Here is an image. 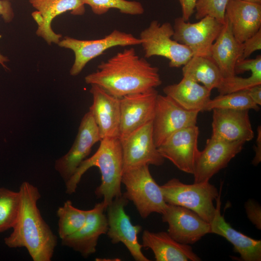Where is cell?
<instances>
[{"label": "cell", "instance_id": "obj_1", "mask_svg": "<svg viewBox=\"0 0 261 261\" xmlns=\"http://www.w3.org/2000/svg\"><path fill=\"white\" fill-rule=\"evenodd\" d=\"M85 80L119 98L155 88L162 82L158 68L140 57L132 47L101 62L98 70L87 75Z\"/></svg>", "mask_w": 261, "mask_h": 261}, {"label": "cell", "instance_id": "obj_2", "mask_svg": "<svg viewBox=\"0 0 261 261\" xmlns=\"http://www.w3.org/2000/svg\"><path fill=\"white\" fill-rule=\"evenodd\" d=\"M18 191V216L13 232L4 238V243L10 248H26L34 261H50L57 245V237L38 208L40 192L36 187L27 181L21 184Z\"/></svg>", "mask_w": 261, "mask_h": 261}, {"label": "cell", "instance_id": "obj_3", "mask_svg": "<svg viewBox=\"0 0 261 261\" xmlns=\"http://www.w3.org/2000/svg\"><path fill=\"white\" fill-rule=\"evenodd\" d=\"M93 166L98 167L101 174V183L96 188L95 193L97 197L103 198L106 210L115 197L122 194L123 157L119 138H105L100 141L97 151L90 158L84 160L65 182L66 193H74L82 175Z\"/></svg>", "mask_w": 261, "mask_h": 261}, {"label": "cell", "instance_id": "obj_4", "mask_svg": "<svg viewBox=\"0 0 261 261\" xmlns=\"http://www.w3.org/2000/svg\"><path fill=\"white\" fill-rule=\"evenodd\" d=\"M160 186L167 203L186 207L211 222L217 212L213 202L219 194L209 181L187 184L173 178Z\"/></svg>", "mask_w": 261, "mask_h": 261}, {"label": "cell", "instance_id": "obj_5", "mask_svg": "<svg viewBox=\"0 0 261 261\" xmlns=\"http://www.w3.org/2000/svg\"><path fill=\"white\" fill-rule=\"evenodd\" d=\"M121 183L126 188L123 195L133 202L142 218H145L153 213L161 215L164 212L167 203L160 186L151 174L148 165L123 170Z\"/></svg>", "mask_w": 261, "mask_h": 261}, {"label": "cell", "instance_id": "obj_6", "mask_svg": "<svg viewBox=\"0 0 261 261\" xmlns=\"http://www.w3.org/2000/svg\"><path fill=\"white\" fill-rule=\"evenodd\" d=\"M174 33L173 27L170 23L160 24L157 20L151 21L141 32L139 38L145 57H164L169 60L171 68L185 65L192 57L193 53L187 46L173 39Z\"/></svg>", "mask_w": 261, "mask_h": 261}, {"label": "cell", "instance_id": "obj_7", "mask_svg": "<svg viewBox=\"0 0 261 261\" xmlns=\"http://www.w3.org/2000/svg\"><path fill=\"white\" fill-rule=\"evenodd\" d=\"M141 44L140 38L130 33L115 29L104 38L97 40H82L66 36L59 41L58 45L73 52L75 58L70 73L72 76H76L89 61L109 48Z\"/></svg>", "mask_w": 261, "mask_h": 261}, {"label": "cell", "instance_id": "obj_8", "mask_svg": "<svg viewBox=\"0 0 261 261\" xmlns=\"http://www.w3.org/2000/svg\"><path fill=\"white\" fill-rule=\"evenodd\" d=\"M129 200L122 193L115 197L106 207L108 230L106 234L114 244L123 243L136 261H149L142 251V245L138 240L142 230L139 225H134L125 211Z\"/></svg>", "mask_w": 261, "mask_h": 261}, {"label": "cell", "instance_id": "obj_9", "mask_svg": "<svg viewBox=\"0 0 261 261\" xmlns=\"http://www.w3.org/2000/svg\"><path fill=\"white\" fill-rule=\"evenodd\" d=\"M198 111L185 109L168 96L158 95L152 120V135L158 147L175 132L197 125Z\"/></svg>", "mask_w": 261, "mask_h": 261}, {"label": "cell", "instance_id": "obj_10", "mask_svg": "<svg viewBox=\"0 0 261 261\" xmlns=\"http://www.w3.org/2000/svg\"><path fill=\"white\" fill-rule=\"evenodd\" d=\"M200 20L191 23L182 17L175 18L172 38L189 48L193 56L211 57V47L223 24L209 16Z\"/></svg>", "mask_w": 261, "mask_h": 261}, {"label": "cell", "instance_id": "obj_11", "mask_svg": "<svg viewBox=\"0 0 261 261\" xmlns=\"http://www.w3.org/2000/svg\"><path fill=\"white\" fill-rule=\"evenodd\" d=\"M243 142H228L211 136L200 151L192 174L194 183L209 181L220 170L225 168L243 148Z\"/></svg>", "mask_w": 261, "mask_h": 261}, {"label": "cell", "instance_id": "obj_12", "mask_svg": "<svg viewBox=\"0 0 261 261\" xmlns=\"http://www.w3.org/2000/svg\"><path fill=\"white\" fill-rule=\"evenodd\" d=\"M101 140L97 126L89 111L83 117L75 139L69 151L57 159L55 168L65 183L89 154L92 146Z\"/></svg>", "mask_w": 261, "mask_h": 261}, {"label": "cell", "instance_id": "obj_13", "mask_svg": "<svg viewBox=\"0 0 261 261\" xmlns=\"http://www.w3.org/2000/svg\"><path fill=\"white\" fill-rule=\"evenodd\" d=\"M123 157V171L143 165L159 166L164 158L156 146L152 135V121L120 140Z\"/></svg>", "mask_w": 261, "mask_h": 261}, {"label": "cell", "instance_id": "obj_14", "mask_svg": "<svg viewBox=\"0 0 261 261\" xmlns=\"http://www.w3.org/2000/svg\"><path fill=\"white\" fill-rule=\"evenodd\" d=\"M158 95L156 89L152 88L120 98V140L153 120Z\"/></svg>", "mask_w": 261, "mask_h": 261}, {"label": "cell", "instance_id": "obj_15", "mask_svg": "<svg viewBox=\"0 0 261 261\" xmlns=\"http://www.w3.org/2000/svg\"><path fill=\"white\" fill-rule=\"evenodd\" d=\"M161 215L168 225L167 232L180 243L193 244L211 233L210 224L186 207L167 203Z\"/></svg>", "mask_w": 261, "mask_h": 261}, {"label": "cell", "instance_id": "obj_16", "mask_svg": "<svg viewBox=\"0 0 261 261\" xmlns=\"http://www.w3.org/2000/svg\"><path fill=\"white\" fill-rule=\"evenodd\" d=\"M199 134L197 125L182 129L169 136L158 147V151L178 169L192 174L200 151L198 146Z\"/></svg>", "mask_w": 261, "mask_h": 261}, {"label": "cell", "instance_id": "obj_17", "mask_svg": "<svg viewBox=\"0 0 261 261\" xmlns=\"http://www.w3.org/2000/svg\"><path fill=\"white\" fill-rule=\"evenodd\" d=\"M29 2L36 9L32 13L38 25L36 34L49 45L58 44L62 38V35L56 33L51 27V23L56 16L67 11L74 15L85 13L82 0H29Z\"/></svg>", "mask_w": 261, "mask_h": 261}, {"label": "cell", "instance_id": "obj_18", "mask_svg": "<svg viewBox=\"0 0 261 261\" xmlns=\"http://www.w3.org/2000/svg\"><path fill=\"white\" fill-rule=\"evenodd\" d=\"M105 207L102 202L87 210L86 221L77 232L61 240L63 246L71 248L87 257L95 253L100 236L108 230Z\"/></svg>", "mask_w": 261, "mask_h": 261}, {"label": "cell", "instance_id": "obj_19", "mask_svg": "<svg viewBox=\"0 0 261 261\" xmlns=\"http://www.w3.org/2000/svg\"><path fill=\"white\" fill-rule=\"evenodd\" d=\"M211 136L228 142L246 143L253 139L254 132L248 110L214 109Z\"/></svg>", "mask_w": 261, "mask_h": 261}, {"label": "cell", "instance_id": "obj_20", "mask_svg": "<svg viewBox=\"0 0 261 261\" xmlns=\"http://www.w3.org/2000/svg\"><path fill=\"white\" fill-rule=\"evenodd\" d=\"M90 92L93 103L89 111L97 126L101 140L119 136L120 98L116 97L99 86L91 84Z\"/></svg>", "mask_w": 261, "mask_h": 261}, {"label": "cell", "instance_id": "obj_21", "mask_svg": "<svg viewBox=\"0 0 261 261\" xmlns=\"http://www.w3.org/2000/svg\"><path fill=\"white\" fill-rule=\"evenodd\" d=\"M225 17L236 40L243 43L261 29V4L244 0H229Z\"/></svg>", "mask_w": 261, "mask_h": 261}, {"label": "cell", "instance_id": "obj_22", "mask_svg": "<svg viewBox=\"0 0 261 261\" xmlns=\"http://www.w3.org/2000/svg\"><path fill=\"white\" fill-rule=\"evenodd\" d=\"M142 246L151 249L157 261H200L201 258L189 245L180 243L167 232H151L145 230Z\"/></svg>", "mask_w": 261, "mask_h": 261}, {"label": "cell", "instance_id": "obj_23", "mask_svg": "<svg viewBox=\"0 0 261 261\" xmlns=\"http://www.w3.org/2000/svg\"><path fill=\"white\" fill-rule=\"evenodd\" d=\"M217 212L210 223L211 233L221 236L233 246L244 261H261V241L253 239L232 228L220 213V196L217 199Z\"/></svg>", "mask_w": 261, "mask_h": 261}, {"label": "cell", "instance_id": "obj_24", "mask_svg": "<svg viewBox=\"0 0 261 261\" xmlns=\"http://www.w3.org/2000/svg\"><path fill=\"white\" fill-rule=\"evenodd\" d=\"M243 55V43L234 37L229 21L225 17L222 29L211 49V57L223 78L235 75L234 68Z\"/></svg>", "mask_w": 261, "mask_h": 261}, {"label": "cell", "instance_id": "obj_25", "mask_svg": "<svg viewBox=\"0 0 261 261\" xmlns=\"http://www.w3.org/2000/svg\"><path fill=\"white\" fill-rule=\"evenodd\" d=\"M163 91L165 95L189 111H204L211 99V91L199 83L185 77L178 83L165 87Z\"/></svg>", "mask_w": 261, "mask_h": 261}, {"label": "cell", "instance_id": "obj_26", "mask_svg": "<svg viewBox=\"0 0 261 261\" xmlns=\"http://www.w3.org/2000/svg\"><path fill=\"white\" fill-rule=\"evenodd\" d=\"M183 77L201 83L211 91L217 88L223 77L220 70L211 57L193 56L183 66Z\"/></svg>", "mask_w": 261, "mask_h": 261}, {"label": "cell", "instance_id": "obj_27", "mask_svg": "<svg viewBox=\"0 0 261 261\" xmlns=\"http://www.w3.org/2000/svg\"><path fill=\"white\" fill-rule=\"evenodd\" d=\"M87 210L74 207L70 200L66 201L57 210L58 234L63 239L80 229L84 224Z\"/></svg>", "mask_w": 261, "mask_h": 261}, {"label": "cell", "instance_id": "obj_28", "mask_svg": "<svg viewBox=\"0 0 261 261\" xmlns=\"http://www.w3.org/2000/svg\"><path fill=\"white\" fill-rule=\"evenodd\" d=\"M214 109L232 110L253 109L259 110L256 104L249 96L247 90L219 94L213 99H210L207 104L204 111H212Z\"/></svg>", "mask_w": 261, "mask_h": 261}, {"label": "cell", "instance_id": "obj_29", "mask_svg": "<svg viewBox=\"0 0 261 261\" xmlns=\"http://www.w3.org/2000/svg\"><path fill=\"white\" fill-rule=\"evenodd\" d=\"M20 203L19 191L0 188V233L14 227L18 216Z\"/></svg>", "mask_w": 261, "mask_h": 261}, {"label": "cell", "instance_id": "obj_30", "mask_svg": "<svg viewBox=\"0 0 261 261\" xmlns=\"http://www.w3.org/2000/svg\"><path fill=\"white\" fill-rule=\"evenodd\" d=\"M89 5L93 13L97 15L106 13L110 9H116L120 13L130 15L142 14L144 12L142 4L136 1L127 0H82Z\"/></svg>", "mask_w": 261, "mask_h": 261}, {"label": "cell", "instance_id": "obj_31", "mask_svg": "<svg viewBox=\"0 0 261 261\" xmlns=\"http://www.w3.org/2000/svg\"><path fill=\"white\" fill-rule=\"evenodd\" d=\"M251 72V75L246 78L238 77L236 75L223 78L217 88L219 94L247 90L253 86L261 84V70L253 71Z\"/></svg>", "mask_w": 261, "mask_h": 261}, {"label": "cell", "instance_id": "obj_32", "mask_svg": "<svg viewBox=\"0 0 261 261\" xmlns=\"http://www.w3.org/2000/svg\"><path fill=\"white\" fill-rule=\"evenodd\" d=\"M229 0H197L195 18L200 20L206 16L215 18L223 24L225 11Z\"/></svg>", "mask_w": 261, "mask_h": 261}, {"label": "cell", "instance_id": "obj_33", "mask_svg": "<svg viewBox=\"0 0 261 261\" xmlns=\"http://www.w3.org/2000/svg\"><path fill=\"white\" fill-rule=\"evenodd\" d=\"M247 217L259 230L261 229V207L255 201L249 199L245 204Z\"/></svg>", "mask_w": 261, "mask_h": 261}, {"label": "cell", "instance_id": "obj_34", "mask_svg": "<svg viewBox=\"0 0 261 261\" xmlns=\"http://www.w3.org/2000/svg\"><path fill=\"white\" fill-rule=\"evenodd\" d=\"M261 49V29L243 43V55L241 59L247 58L253 52Z\"/></svg>", "mask_w": 261, "mask_h": 261}, {"label": "cell", "instance_id": "obj_35", "mask_svg": "<svg viewBox=\"0 0 261 261\" xmlns=\"http://www.w3.org/2000/svg\"><path fill=\"white\" fill-rule=\"evenodd\" d=\"M0 15L6 23H9L13 20L14 14L9 0H0ZM8 61V58L0 53V65L6 69L7 67L5 63Z\"/></svg>", "mask_w": 261, "mask_h": 261}, {"label": "cell", "instance_id": "obj_36", "mask_svg": "<svg viewBox=\"0 0 261 261\" xmlns=\"http://www.w3.org/2000/svg\"><path fill=\"white\" fill-rule=\"evenodd\" d=\"M256 70H261V55L255 58L240 59L237 62L234 68L235 74Z\"/></svg>", "mask_w": 261, "mask_h": 261}, {"label": "cell", "instance_id": "obj_37", "mask_svg": "<svg viewBox=\"0 0 261 261\" xmlns=\"http://www.w3.org/2000/svg\"><path fill=\"white\" fill-rule=\"evenodd\" d=\"M180 4L182 16V18L188 21L195 11L197 0H178Z\"/></svg>", "mask_w": 261, "mask_h": 261}, {"label": "cell", "instance_id": "obj_38", "mask_svg": "<svg viewBox=\"0 0 261 261\" xmlns=\"http://www.w3.org/2000/svg\"><path fill=\"white\" fill-rule=\"evenodd\" d=\"M255 156L252 161L254 166L258 165L261 161V127L259 126L257 128V136L256 141V146L254 148Z\"/></svg>", "mask_w": 261, "mask_h": 261}, {"label": "cell", "instance_id": "obj_39", "mask_svg": "<svg viewBox=\"0 0 261 261\" xmlns=\"http://www.w3.org/2000/svg\"><path fill=\"white\" fill-rule=\"evenodd\" d=\"M248 94L253 102L258 106L261 105V84L257 85L248 88Z\"/></svg>", "mask_w": 261, "mask_h": 261}, {"label": "cell", "instance_id": "obj_40", "mask_svg": "<svg viewBox=\"0 0 261 261\" xmlns=\"http://www.w3.org/2000/svg\"><path fill=\"white\" fill-rule=\"evenodd\" d=\"M244 0L261 4V0Z\"/></svg>", "mask_w": 261, "mask_h": 261}, {"label": "cell", "instance_id": "obj_41", "mask_svg": "<svg viewBox=\"0 0 261 261\" xmlns=\"http://www.w3.org/2000/svg\"><path fill=\"white\" fill-rule=\"evenodd\" d=\"M9 0L10 1V0Z\"/></svg>", "mask_w": 261, "mask_h": 261}]
</instances>
